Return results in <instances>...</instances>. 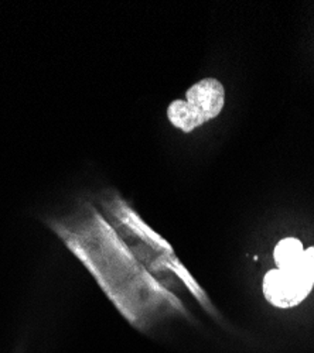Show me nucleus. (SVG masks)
Segmentation results:
<instances>
[{
    "mask_svg": "<svg viewBox=\"0 0 314 353\" xmlns=\"http://www.w3.org/2000/svg\"><path fill=\"white\" fill-rule=\"evenodd\" d=\"M48 225L136 325H146L149 316L163 305L168 310L176 307L173 300L137 268L92 207H77L66 216L50 219Z\"/></svg>",
    "mask_w": 314,
    "mask_h": 353,
    "instance_id": "1",
    "label": "nucleus"
},
{
    "mask_svg": "<svg viewBox=\"0 0 314 353\" xmlns=\"http://www.w3.org/2000/svg\"><path fill=\"white\" fill-rule=\"evenodd\" d=\"M313 284L314 281L306 277L299 268L275 269L268 272L264 279V296L277 308H292L308 296Z\"/></svg>",
    "mask_w": 314,
    "mask_h": 353,
    "instance_id": "2",
    "label": "nucleus"
},
{
    "mask_svg": "<svg viewBox=\"0 0 314 353\" xmlns=\"http://www.w3.org/2000/svg\"><path fill=\"white\" fill-rule=\"evenodd\" d=\"M186 102L197 119L206 123L217 117L224 108V86L218 79L206 78L190 88L186 94Z\"/></svg>",
    "mask_w": 314,
    "mask_h": 353,
    "instance_id": "3",
    "label": "nucleus"
},
{
    "mask_svg": "<svg viewBox=\"0 0 314 353\" xmlns=\"http://www.w3.org/2000/svg\"><path fill=\"white\" fill-rule=\"evenodd\" d=\"M303 252L304 249L299 239L286 238L276 245L273 250V259L275 263L277 264V268L282 270L297 269Z\"/></svg>",
    "mask_w": 314,
    "mask_h": 353,
    "instance_id": "4",
    "label": "nucleus"
},
{
    "mask_svg": "<svg viewBox=\"0 0 314 353\" xmlns=\"http://www.w3.org/2000/svg\"><path fill=\"white\" fill-rule=\"evenodd\" d=\"M167 116H168V121L171 122V125L186 133H190L194 129H197L198 126L203 125L197 119L195 114L191 112L188 103L181 99L173 101L168 105Z\"/></svg>",
    "mask_w": 314,
    "mask_h": 353,
    "instance_id": "5",
    "label": "nucleus"
},
{
    "mask_svg": "<svg viewBox=\"0 0 314 353\" xmlns=\"http://www.w3.org/2000/svg\"><path fill=\"white\" fill-rule=\"evenodd\" d=\"M299 270L311 281H314V246L303 252L302 260L299 263Z\"/></svg>",
    "mask_w": 314,
    "mask_h": 353,
    "instance_id": "6",
    "label": "nucleus"
}]
</instances>
